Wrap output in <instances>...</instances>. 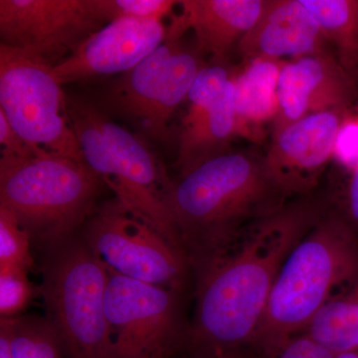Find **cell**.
<instances>
[{
    "mask_svg": "<svg viewBox=\"0 0 358 358\" xmlns=\"http://www.w3.org/2000/svg\"><path fill=\"white\" fill-rule=\"evenodd\" d=\"M327 203L300 197L200 262L186 343L193 357L251 345L280 271Z\"/></svg>",
    "mask_w": 358,
    "mask_h": 358,
    "instance_id": "obj_1",
    "label": "cell"
},
{
    "mask_svg": "<svg viewBox=\"0 0 358 358\" xmlns=\"http://www.w3.org/2000/svg\"><path fill=\"white\" fill-rule=\"evenodd\" d=\"M288 199L262 152L229 150L179 176L171 207L186 256L197 265Z\"/></svg>",
    "mask_w": 358,
    "mask_h": 358,
    "instance_id": "obj_2",
    "label": "cell"
},
{
    "mask_svg": "<svg viewBox=\"0 0 358 358\" xmlns=\"http://www.w3.org/2000/svg\"><path fill=\"white\" fill-rule=\"evenodd\" d=\"M357 282L358 238L327 203L282 265L250 348L279 350L303 334L334 292Z\"/></svg>",
    "mask_w": 358,
    "mask_h": 358,
    "instance_id": "obj_3",
    "label": "cell"
},
{
    "mask_svg": "<svg viewBox=\"0 0 358 358\" xmlns=\"http://www.w3.org/2000/svg\"><path fill=\"white\" fill-rule=\"evenodd\" d=\"M67 110L87 166L136 217L185 252L171 212L174 182L159 157L89 103L67 99Z\"/></svg>",
    "mask_w": 358,
    "mask_h": 358,
    "instance_id": "obj_4",
    "label": "cell"
},
{
    "mask_svg": "<svg viewBox=\"0 0 358 358\" xmlns=\"http://www.w3.org/2000/svg\"><path fill=\"white\" fill-rule=\"evenodd\" d=\"M102 181L87 164L44 152L0 157V206L28 232L61 244L91 213Z\"/></svg>",
    "mask_w": 358,
    "mask_h": 358,
    "instance_id": "obj_5",
    "label": "cell"
},
{
    "mask_svg": "<svg viewBox=\"0 0 358 358\" xmlns=\"http://www.w3.org/2000/svg\"><path fill=\"white\" fill-rule=\"evenodd\" d=\"M60 245L44 273L52 324L71 358H115L105 310L109 271L85 242Z\"/></svg>",
    "mask_w": 358,
    "mask_h": 358,
    "instance_id": "obj_6",
    "label": "cell"
},
{
    "mask_svg": "<svg viewBox=\"0 0 358 358\" xmlns=\"http://www.w3.org/2000/svg\"><path fill=\"white\" fill-rule=\"evenodd\" d=\"M52 66L0 44V110L28 143L86 164Z\"/></svg>",
    "mask_w": 358,
    "mask_h": 358,
    "instance_id": "obj_7",
    "label": "cell"
},
{
    "mask_svg": "<svg viewBox=\"0 0 358 358\" xmlns=\"http://www.w3.org/2000/svg\"><path fill=\"white\" fill-rule=\"evenodd\" d=\"M84 242L109 272L174 291L182 287L190 264L182 250L117 199L94 214Z\"/></svg>",
    "mask_w": 358,
    "mask_h": 358,
    "instance_id": "obj_8",
    "label": "cell"
},
{
    "mask_svg": "<svg viewBox=\"0 0 358 358\" xmlns=\"http://www.w3.org/2000/svg\"><path fill=\"white\" fill-rule=\"evenodd\" d=\"M181 44L180 39L166 38L115 82L106 100L112 110L159 140L166 138L174 113L205 66L199 50Z\"/></svg>",
    "mask_w": 358,
    "mask_h": 358,
    "instance_id": "obj_9",
    "label": "cell"
},
{
    "mask_svg": "<svg viewBox=\"0 0 358 358\" xmlns=\"http://www.w3.org/2000/svg\"><path fill=\"white\" fill-rule=\"evenodd\" d=\"M109 275L105 310L115 358H166L182 338L178 291Z\"/></svg>",
    "mask_w": 358,
    "mask_h": 358,
    "instance_id": "obj_10",
    "label": "cell"
},
{
    "mask_svg": "<svg viewBox=\"0 0 358 358\" xmlns=\"http://www.w3.org/2000/svg\"><path fill=\"white\" fill-rule=\"evenodd\" d=\"M108 23L100 0H0V44L52 67Z\"/></svg>",
    "mask_w": 358,
    "mask_h": 358,
    "instance_id": "obj_11",
    "label": "cell"
},
{
    "mask_svg": "<svg viewBox=\"0 0 358 358\" xmlns=\"http://www.w3.org/2000/svg\"><path fill=\"white\" fill-rule=\"evenodd\" d=\"M345 112L327 110L299 120L273 134L264 154L271 178L287 196L315 189L336 150Z\"/></svg>",
    "mask_w": 358,
    "mask_h": 358,
    "instance_id": "obj_12",
    "label": "cell"
},
{
    "mask_svg": "<svg viewBox=\"0 0 358 358\" xmlns=\"http://www.w3.org/2000/svg\"><path fill=\"white\" fill-rule=\"evenodd\" d=\"M357 80L336 54L320 52L286 61L278 82L273 134L307 115L345 112L357 100Z\"/></svg>",
    "mask_w": 358,
    "mask_h": 358,
    "instance_id": "obj_13",
    "label": "cell"
},
{
    "mask_svg": "<svg viewBox=\"0 0 358 358\" xmlns=\"http://www.w3.org/2000/svg\"><path fill=\"white\" fill-rule=\"evenodd\" d=\"M166 38L167 28L162 20H114L90 35L52 72L62 85L124 74Z\"/></svg>",
    "mask_w": 358,
    "mask_h": 358,
    "instance_id": "obj_14",
    "label": "cell"
},
{
    "mask_svg": "<svg viewBox=\"0 0 358 358\" xmlns=\"http://www.w3.org/2000/svg\"><path fill=\"white\" fill-rule=\"evenodd\" d=\"M327 42L301 0H267L256 24L240 40L245 62L257 58L282 60L327 51Z\"/></svg>",
    "mask_w": 358,
    "mask_h": 358,
    "instance_id": "obj_15",
    "label": "cell"
},
{
    "mask_svg": "<svg viewBox=\"0 0 358 358\" xmlns=\"http://www.w3.org/2000/svg\"><path fill=\"white\" fill-rule=\"evenodd\" d=\"M266 4L267 0H180L181 13L167 28V38L179 40L192 29L197 49L210 54L214 63H225L262 15Z\"/></svg>",
    "mask_w": 358,
    "mask_h": 358,
    "instance_id": "obj_16",
    "label": "cell"
},
{
    "mask_svg": "<svg viewBox=\"0 0 358 358\" xmlns=\"http://www.w3.org/2000/svg\"><path fill=\"white\" fill-rule=\"evenodd\" d=\"M285 63V60L257 58L235 71L237 136L260 140L263 124L274 121L278 113V82Z\"/></svg>",
    "mask_w": 358,
    "mask_h": 358,
    "instance_id": "obj_17",
    "label": "cell"
},
{
    "mask_svg": "<svg viewBox=\"0 0 358 358\" xmlns=\"http://www.w3.org/2000/svg\"><path fill=\"white\" fill-rule=\"evenodd\" d=\"M233 76L211 109L189 128L181 129L176 162L179 176L229 150L231 140L237 136Z\"/></svg>",
    "mask_w": 358,
    "mask_h": 358,
    "instance_id": "obj_18",
    "label": "cell"
},
{
    "mask_svg": "<svg viewBox=\"0 0 358 358\" xmlns=\"http://www.w3.org/2000/svg\"><path fill=\"white\" fill-rule=\"evenodd\" d=\"M303 334L334 355L358 350V282L327 303Z\"/></svg>",
    "mask_w": 358,
    "mask_h": 358,
    "instance_id": "obj_19",
    "label": "cell"
},
{
    "mask_svg": "<svg viewBox=\"0 0 358 358\" xmlns=\"http://www.w3.org/2000/svg\"><path fill=\"white\" fill-rule=\"evenodd\" d=\"M355 80L358 74V0H301Z\"/></svg>",
    "mask_w": 358,
    "mask_h": 358,
    "instance_id": "obj_20",
    "label": "cell"
},
{
    "mask_svg": "<svg viewBox=\"0 0 358 358\" xmlns=\"http://www.w3.org/2000/svg\"><path fill=\"white\" fill-rule=\"evenodd\" d=\"M9 320L13 358H62V343L52 322L36 317Z\"/></svg>",
    "mask_w": 358,
    "mask_h": 358,
    "instance_id": "obj_21",
    "label": "cell"
},
{
    "mask_svg": "<svg viewBox=\"0 0 358 358\" xmlns=\"http://www.w3.org/2000/svg\"><path fill=\"white\" fill-rule=\"evenodd\" d=\"M235 71L226 63L205 65L199 71L186 99L188 108L182 119V129L189 128L211 109Z\"/></svg>",
    "mask_w": 358,
    "mask_h": 358,
    "instance_id": "obj_22",
    "label": "cell"
},
{
    "mask_svg": "<svg viewBox=\"0 0 358 358\" xmlns=\"http://www.w3.org/2000/svg\"><path fill=\"white\" fill-rule=\"evenodd\" d=\"M32 266L29 232L13 212L0 206V267L29 271Z\"/></svg>",
    "mask_w": 358,
    "mask_h": 358,
    "instance_id": "obj_23",
    "label": "cell"
},
{
    "mask_svg": "<svg viewBox=\"0 0 358 358\" xmlns=\"http://www.w3.org/2000/svg\"><path fill=\"white\" fill-rule=\"evenodd\" d=\"M334 355L306 334L289 339L279 350L272 352H259L250 346L215 352L194 358H334Z\"/></svg>",
    "mask_w": 358,
    "mask_h": 358,
    "instance_id": "obj_24",
    "label": "cell"
},
{
    "mask_svg": "<svg viewBox=\"0 0 358 358\" xmlns=\"http://www.w3.org/2000/svg\"><path fill=\"white\" fill-rule=\"evenodd\" d=\"M28 271L17 267H0V315L4 319L15 317L32 298Z\"/></svg>",
    "mask_w": 358,
    "mask_h": 358,
    "instance_id": "obj_25",
    "label": "cell"
},
{
    "mask_svg": "<svg viewBox=\"0 0 358 358\" xmlns=\"http://www.w3.org/2000/svg\"><path fill=\"white\" fill-rule=\"evenodd\" d=\"M178 1L171 0H100L108 22L122 18L162 20L173 13Z\"/></svg>",
    "mask_w": 358,
    "mask_h": 358,
    "instance_id": "obj_26",
    "label": "cell"
},
{
    "mask_svg": "<svg viewBox=\"0 0 358 358\" xmlns=\"http://www.w3.org/2000/svg\"><path fill=\"white\" fill-rule=\"evenodd\" d=\"M0 145L2 159H26L42 155L46 150L33 147L10 126L6 115L0 110Z\"/></svg>",
    "mask_w": 358,
    "mask_h": 358,
    "instance_id": "obj_27",
    "label": "cell"
},
{
    "mask_svg": "<svg viewBox=\"0 0 358 358\" xmlns=\"http://www.w3.org/2000/svg\"><path fill=\"white\" fill-rule=\"evenodd\" d=\"M329 205L345 219L358 238V162L352 166L341 201Z\"/></svg>",
    "mask_w": 358,
    "mask_h": 358,
    "instance_id": "obj_28",
    "label": "cell"
},
{
    "mask_svg": "<svg viewBox=\"0 0 358 358\" xmlns=\"http://www.w3.org/2000/svg\"><path fill=\"white\" fill-rule=\"evenodd\" d=\"M0 358H13L11 348L10 320L1 317L0 320Z\"/></svg>",
    "mask_w": 358,
    "mask_h": 358,
    "instance_id": "obj_29",
    "label": "cell"
},
{
    "mask_svg": "<svg viewBox=\"0 0 358 358\" xmlns=\"http://www.w3.org/2000/svg\"><path fill=\"white\" fill-rule=\"evenodd\" d=\"M334 358H358V350H355V352L339 353V355H334Z\"/></svg>",
    "mask_w": 358,
    "mask_h": 358,
    "instance_id": "obj_30",
    "label": "cell"
},
{
    "mask_svg": "<svg viewBox=\"0 0 358 358\" xmlns=\"http://www.w3.org/2000/svg\"><path fill=\"white\" fill-rule=\"evenodd\" d=\"M357 77H358V74H357Z\"/></svg>",
    "mask_w": 358,
    "mask_h": 358,
    "instance_id": "obj_31",
    "label": "cell"
}]
</instances>
